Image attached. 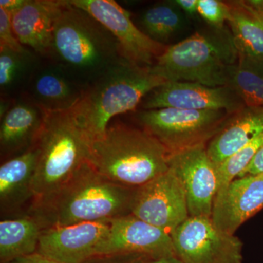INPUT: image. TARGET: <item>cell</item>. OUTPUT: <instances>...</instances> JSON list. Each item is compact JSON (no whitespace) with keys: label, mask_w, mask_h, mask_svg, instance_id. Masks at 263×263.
Listing matches in <instances>:
<instances>
[{"label":"cell","mask_w":263,"mask_h":263,"mask_svg":"<svg viewBox=\"0 0 263 263\" xmlns=\"http://www.w3.org/2000/svg\"><path fill=\"white\" fill-rule=\"evenodd\" d=\"M39 151L32 145L20 155L10 159L0 167V204L2 211H13L32 202L34 195L33 179Z\"/></svg>","instance_id":"obj_18"},{"label":"cell","mask_w":263,"mask_h":263,"mask_svg":"<svg viewBox=\"0 0 263 263\" xmlns=\"http://www.w3.org/2000/svg\"><path fill=\"white\" fill-rule=\"evenodd\" d=\"M32 92L38 106L46 110H64L72 108L83 91L55 70H46L38 74L32 85Z\"/></svg>","instance_id":"obj_22"},{"label":"cell","mask_w":263,"mask_h":263,"mask_svg":"<svg viewBox=\"0 0 263 263\" xmlns=\"http://www.w3.org/2000/svg\"><path fill=\"white\" fill-rule=\"evenodd\" d=\"M168 153L145 129L119 124L91 141L88 162L107 179L138 188L169 170Z\"/></svg>","instance_id":"obj_2"},{"label":"cell","mask_w":263,"mask_h":263,"mask_svg":"<svg viewBox=\"0 0 263 263\" xmlns=\"http://www.w3.org/2000/svg\"><path fill=\"white\" fill-rule=\"evenodd\" d=\"M228 22L238 54L263 60V13L248 1H226Z\"/></svg>","instance_id":"obj_20"},{"label":"cell","mask_w":263,"mask_h":263,"mask_svg":"<svg viewBox=\"0 0 263 263\" xmlns=\"http://www.w3.org/2000/svg\"><path fill=\"white\" fill-rule=\"evenodd\" d=\"M228 86L246 106L263 107V60L238 54Z\"/></svg>","instance_id":"obj_23"},{"label":"cell","mask_w":263,"mask_h":263,"mask_svg":"<svg viewBox=\"0 0 263 263\" xmlns=\"http://www.w3.org/2000/svg\"><path fill=\"white\" fill-rule=\"evenodd\" d=\"M167 163L184 187L190 216L212 217L217 175L208 155L206 144L168 155Z\"/></svg>","instance_id":"obj_11"},{"label":"cell","mask_w":263,"mask_h":263,"mask_svg":"<svg viewBox=\"0 0 263 263\" xmlns=\"http://www.w3.org/2000/svg\"><path fill=\"white\" fill-rule=\"evenodd\" d=\"M262 133L263 107L245 106L209 141L208 155L216 167Z\"/></svg>","instance_id":"obj_17"},{"label":"cell","mask_w":263,"mask_h":263,"mask_svg":"<svg viewBox=\"0 0 263 263\" xmlns=\"http://www.w3.org/2000/svg\"><path fill=\"white\" fill-rule=\"evenodd\" d=\"M262 145L263 133L216 167L218 183L217 193L226 188L230 182L242 174L248 167Z\"/></svg>","instance_id":"obj_25"},{"label":"cell","mask_w":263,"mask_h":263,"mask_svg":"<svg viewBox=\"0 0 263 263\" xmlns=\"http://www.w3.org/2000/svg\"><path fill=\"white\" fill-rule=\"evenodd\" d=\"M42 228L32 216L25 215L0 222V263L37 252Z\"/></svg>","instance_id":"obj_21"},{"label":"cell","mask_w":263,"mask_h":263,"mask_svg":"<svg viewBox=\"0 0 263 263\" xmlns=\"http://www.w3.org/2000/svg\"><path fill=\"white\" fill-rule=\"evenodd\" d=\"M183 263H242L243 243L218 229L212 217L190 216L171 235Z\"/></svg>","instance_id":"obj_8"},{"label":"cell","mask_w":263,"mask_h":263,"mask_svg":"<svg viewBox=\"0 0 263 263\" xmlns=\"http://www.w3.org/2000/svg\"><path fill=\"white\" fill-rule=\"evenodd\" d=\"M198 13L208 24L216 29L224 28L229 18V8L226 1L199 0Z\"/></svg>","instance_id":"obj_27"},{"label":"cell","mask_w":263,"mask_h":263,"mask_svg":"<svg viewBox=\"0 0 263 263\" xmlns=\"http://www.w3.org/2000/svg\"><path fill=\"white\" fill-rule=\"evenodd\" d=\"M140 254L155 259L176 256L171 235L133 214L110 220L108 238L100 253Z\"/></svg>","instance_id":"obj_14"},{"label":"cell","mask_w":263,"mask_h":263,"mask_svg":"<svg viewBox=\"0 0 263 263\" xmlns=\"http://www.w3.org/2000/svg\"><path fill=\"white\" fill-rule=\"evenodd\" d=\"M152 259L140 254H97L84 263H149Z\"/></svg>","instance_id":"obj_29"},{"label":"cell","mask_w":263,"mask_h":263,"mask_svg":"<svg viewBox=\"0 0 263 263\" xmlns=\"http://www.w3.org/2000/svg\"><path fill=\"white\" fill-rule=\"evenodd\" d=\"M262 209V175L245 176L216 193L212 219L218 229L234 235L242 224Z\"/></svg>","instance_id":"obj_15"},{"label":"cell","mask_w":263,"mask_h":263,"mask_svg":"<svg viewBox=\"0 0 263 263\" xmlns=\"http://www.w3.org/2000/svg\"><path fill=\"white\" fill-rule=\"evenodd\" d=\"M149 263H183L176 256H167L160 258L152 259Z\"/></svg>","instance_id":"obj_34"},{"label":"cell","mask_w":263,"mask_h":263,"mask_svg":"<svg viewBox=\"0 0 263 263\" xmlns=\"http://www.w3.org/2000/svg\"><path fill=\"white\" fill-rule=\"evenodd\" d=\"M51 52L64 65L86 76L100 78L125 62L113 34L69 1L55 21Z\"/></svg>","instance_id":"obj_6"},{"label":"cell","mask_w":263,"mask_h":263,"mask_svg":"<svg viewBox=\"0 0 263 263\" xmlns=\"http://www.w3.org/2000/svg\"><path fill=\"white\" fill-rule=\"evenodd\" d=\"M0 48H8L22 54L27 53L17 39L12 25L11 16L3 8H0Z\"/></svg>","instance_id":"obj_28"},{"label":"cell","mask_w":263,"mask_h":263,"mask_svg":"<svg viewBox=\"0 0 263 263\" xmlns=\"http://www.w3.org/2000/svg\"><path fill=\"white\" fill-rule=\"evenodd\" d=\"M44 110L37 104L20 103L2 119L0 146L3 153H13L32 146L41 129Z\"/></svg>","instance_id":"obj_19"},{"label":"cell","mask_w":263,"mask_h":263,"mask_svg":"<svg viewBox=\"0 0 263 263\" xmlns=\"http://www.w3.org/2000/svg\"><path fill=\"white\" fill-rule=\"evenodd\" d=\"M6 48H0V86L1 89L9 88L20 75L23 67L22 57Z\"/></svg>","instance_id":"obj_26"},{"label":"cell","mask_w":263,"mask_h":263,"mask_svg":"<svg viewBox=\"0 0 263 263\" xmlns=\"http://www.w3.org/2000/svg\"><path fill=\"white\" fill-rule=\"evenodd\" d=\"M44 111L33 143L39 151L32 183L34 200L53 193L87 162L91 143L72 108Z\"/></svg>","instance_id":"obj_5"},{"label":"cell","mask_w":263,"mask_h":263,"mask_svg":"<svg viewBox=\"0 0 263 263\" xmlns=\"http://www.w3.org/2000/svg\"><path fill=\"white\" fill-rule=\"evenodd\" d=\"M141 22L143 32L162 44L179 34L186 25L184 13L175 1L154 5L144 12Z\"/></svg>","instance_id":"obj_24"},{"label":"cell","mask_w":263,"mask_h":263,"mask_svg":"<svg viewBox=\"0 0 263 263\" xmlns=\"http://www.w3.org/2000/svg\"><path fill=\"white\" fill-rule=\"evenodd\" d=\"M8 263H65L57 259L51 258L48 256L34 252V253L18 257Z\"/></svg>","instance_id":"obj_31"},{"label":"cell","mask_w":263,"mask_h":263,"mask_svg":"<svg viewBox=\"0 0 263 263\" xmlns=\"http://www.w3.org/2000/svg\"><path fill=\"white\" fill-rule=\"evenodd\" d=\"M110 220L42 229L37 252L65 263H84L100 253L108 237Z\"/></svg>","instance_id":"obj_13"},{"label":"cell","mask_w":263,"mask_h":263,"mask_svg":"<svg viewBox=\"0 0 263 263\" xmlns=\"http://www.w3.org/2000/svg\"><path fill=\"white\" fill-rule=\"evenodd\" d=\"M166 82L149 67L124 62L83 91L72 110L92 141L105 135L112 118L134 110L151 91Z\"/></svg>","instance_id":"obj_4"},{"label":"cell","mask_w":263,"mask_h":263,"mask_svg":"<svg viewBox=\"0 0 263 263\" xmlns=\"http://www.w3.org/2000/svg\"><path fill=\"white\" fill-rule=\"evenodd\" d=\"M263 176V145L254 156L248 167L238 178L245 176Z\"/></svg>","instance_id":"obj_30"},{"label":"cell","mask_w":263,"mask_h":263,"mask_svg":"<svg viewBox=\"0 0 263 263\" xmlns=\"http://www.w3.org/2000/svg\"><path fill=\"white\" fill-rule=\"evenodd\" d=\"M69 3L108 29L117 41L123 60L131 65L152 67L168 47L138 29L129 12L114 0H71Z\"/></svg>","instance_id":"obj_9"},{"label":"cell","mask_w":263,"mask_h":263,"mask_svg":"<svg viewBox=\"0 0 263 263\" xmlns=\"http://www.w3.org/2000/svg\"><path fill=\"white\" fill-rule=\"evenodd\" d=\"M65 1L27 0L11 16L12 25L22 46L46 55L52 51L55 21Z\"/></svg>","instance_id":"obj_16"},{"label":"cell","mask_w":263,"mask_h":263,"mask_svg":"<svg viewBox=\"0 0 263 263\" xmlns=\"http://www.w3.org/2000/svg\"><path fill=\"white\" fill-rule=\"evenodd\" d=\"M199 0H176L175 3L183 13L190 15L198 13Z\"/></svg>","instance_id":"obj_32"},{"label":"cell","mask_w":263,"mask_h":263,"mask_svg":"<svg viewBox=\"0 0 263 263\" xmlns=\"http://www.w3.org/2000/svg\"><path fill=\"white\" fill-rule=\"evenodd\" d=\"M27 0H1L0 8H3L12 16L24 6Z\"/></svg>","instance_id":"obj_33"},{"label":"cell","mask_w":263,"mask_h":263,"mask_svg":"<svg viewBox=\"0 0 263 263\" xmlns=\"http://www.w3.org/2000/svg\"><path fill=\"white\" fill-rule=\"evenodd\" d=\"M238 60L232 33L213 27L168 46L151 70L167 81L228 86Z\"/></svg>","instance_id":"obj_3"},{"label":"cell","mask_w":263,"mask_h":263,"mask_svg":"<svg viewBox=\"0 0 263 263\" xmlns=\"http://www.w3.org/2000/svg\"><path fill=\"white\" fill-rule=\"evenodd\" d=\"M132 214L172 235L190 217L182 183L168 170L138 187Z\"/></svg>","instance_id":"obj_10"},{"label":"cell","mask_w":263,"mask_h":263,"mask_svg":"<svg viewBox=\"0 0 263 263\" xmlns=\"http://www.w3.org/2000/svg\"><path fill=\"white\" fill-rule=\"evenodd\" d=\"M144 110L165 108L185 110H224L230 114L246 105L229 86H205L193 82L167 81L156 88L142 100Z\"/></svg>","instance_id":"obj_12"},{"label":"cell","mask_w":263,"mask_h":263,"mask_svg":"<svg viewBox=\"0 0 263 263\" xmlns=\"http://www.w3.org/2000/svg\"><path fill=\"white\" fill-rule=\"evenodd\" d=\"M233 114L224 110L165 108L143 110L138 114V119L143 129L155 137L168 155H172L206 144Z\"/></svg>","instance_id":"obj_7"},{"label":"cell","mask_w":263,"mask_h":263,"mask_svg":"<svg viewBox=\"0 0 263 263\" xmlns=\"http://www.w3.org/2000/svg\"><path fill=\"white\" fill-rule=\"evenodd\" d=\"M137 189L107 179L87 162L53 193L33 200L27 214L42 229L115 219L132 214Z\"/></svg>","instance_id":"obj_1"}]
</instances>
